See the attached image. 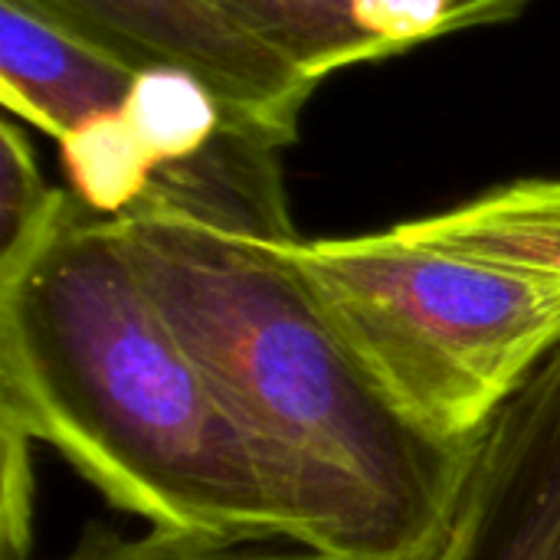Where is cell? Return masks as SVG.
<instances>
[{
  "label": "cell",
  "instance_id": "obj_1",
  "mask_svg": "<svg viewBox=\"0 0 560 560\" xmlns=\"http://www.w3.org/2000/svg\"><path fill=\"white\" fill-rule=\"evenodd\" d=\"M279 151L223 135L115 226L285 535L331 560H440L476 443L413 427L328 322L292 256L302 236Z\"/></svg>",
  "mask_w": 560,
  "mask_h": 560
},
{
  "label": "cell",
  "instance_id": "obj_2",
  "mask_svg": "<svg viewBox=\"0 0 560 560\" xmlns=\"http://www.w3.org/2000/svg\"><path fill=\"white\" fill-rule=\"evenodd\" d=\"M0 427L56 450L148 528L289 538L115 220L75 197L30 256L0 269Z\"/></svg>",
  "mask_w": 560,
  "mask_h": 560
},
{
  "label": "cell",
  "instance_id": "obj_3",
  "mask_svg": "<svg viewBox=\"0 0 560 560\" xmlns=\"http://www.w3.org/2000/svg\"><path fill=\"white\" fill-rule=\"evenodd\" d=\"M292 256L384 397L450 446H472L560 348V177Z\"/></svg>",
  "mask_w": 560,
  "mask_h": 560
},
{
  "label": "cell",
  "instance_id": "obj_4",
  "mask_svg": "<svg viewBox=\"0 0 560 560\" xmlns=\"http://www.w3.org/2000/svg\"><path fill=\"white\" fill-rule=\"evenodd\" d=\"M131 69H180L223 102L233 125L279 148L295 141L315 82L253 39L217 0H26Z\"/></svg>",
  "mask_w": 560,
  "mask_h": 560
},
{
  "label": "cell",
  "instance_id": "obj_5",
  "mask_svg": "<svg viewBox=\"0 0 560 560\" xmlns=\"http://www.w3.org/2000/svg\"><path fill=\"white\" fill-rule=\"evenodd\" d=\"M440 560H560V348L476 440Z\"/></svg>",
  "mask_w": 560,
  "mask_h": 560
},
{
  "label": "cell",
  "instance_id": "obj_6",
  "mask_svg": "<svg viewBox=\"0 0 560 560\" xmlns=\"http://www.w3.org/2000/svg\"><path fill=\"white\" fill-rule=\"evenodd\" d=\"M308 82L518 16L532 0H217Z\"/></svg>",
  "mask_w": 560,
  "mask_h": 560
},
{
  "label": "cell",
  "instance_id": "obj_7",
  "mask_svg": "<svg viewBox=\"0 0 560 560\" xmlns=\"http://www.w3.org/2000/svg\"><path fill=\"white\" fill-rule=\"evenodd\" d=\"M135 75L138 69L26 0H0V102L43 135L62 141L118 115Z\"/></svg>",
  "mask_w": 560,
  "mask_h": 560
},
{
  "label": "cell",
  "instance_id": "obj_8",
  "mask_svg": "<svg viewBox=\"0 0 560 560\" xmlns=\"http://www.w3.org/2000/svg\"><path fill=\"white\" fill-rule=\"evenodd\" d=\"M121 118L158 174L203 154L233 125L213 89L180 69H141Z\"/></svg>",
  "mask_w": 560,
  "mask_h": 560
},
{
  "label": "cell",
  "instance_id": "obj_9",
  "mask_svg": "<svg viewBox=\"0 0 560 560\" xmlns=\"http://www.w3.org/2000/svg\"><path fill=\"white\" fill-rule=\"evenodd\" d=\"M69 194L98 217H121L151 190L158 171L138 148L121 112L59 141Z\"/></svg>",
  "mask_w": 560,
  "mask_h": 560
},
{
  "label": "cell",
  "instance_id": "obj_10",
  "mask_svg": "<svg viewBox=\"0 0 560 560\" xmlns=\"http://www.w3.org/2000/svg\"><path fill=\"white\" fill-rule=\"evenodd\" d=\"M72 194L52 187L36 164L26 135L0 125V269L30 256L69 210Z\"/></svg>",
  "mask_w": 560,
  "mask_h": 560
},
{
  "label": "cell",
  "instance_id": "obj_11",
  "mask_svg": "<svg viewBox=\"0 0 560 560\" xmlns=\"http://www.w3.org/2000/svg\"><path fill=\"white\" fill-rule=\"evenodd\" d=\"M59 560H331L292 538H210L148 528L138 538L89 532Z\"/></svg>",
  "mask_w": 560,
  "mask_h": 560
},
{
  "label": "cell",
  "instance_id": "obj_12",
  "mask_svg": "<svg viewBox=\"0 0 560 560\" xmlns=\"http://www.w3.org/2000/svg\"><path fill=\"white\" fill-rule=\"evenodd\" d=\"M0 560H30L33 522V479H30V440L10 427H0Z\"/></svg>",
  "mask_w": 560,
  "mask_h": 560
}]
</instances>
